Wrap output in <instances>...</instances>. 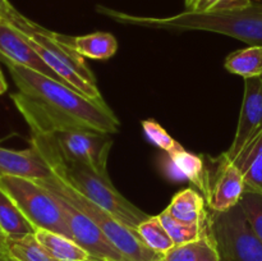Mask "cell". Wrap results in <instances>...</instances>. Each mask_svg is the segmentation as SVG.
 <instances>
[{
	"label": "cell",
	"mask_w": 262,
	"mask_h": 261,
	"mask_svg": "<svg viewBox=\"0 0 262 261\" xmlns=\"http://www.w3.org/2000/svg\"><path fill=\"white\" fill-rule=\"evenodd\" d=\"M101 14L123 25L155 30L209 31L243 41L250 46H262V2L252 0L250 5L238 9L217 12L184 10L173 17H140L118 12L110 8H97Z\"/></svg>",
	"instance_id": "cell-2"
},
{
	"label": "cell",
	"mask_w": 262,
	"mask_h": 261,
	"mask_svg": "<svg viewBox=\"0 0 262 261\" xmlns=\"http://www.w3.org/2000/svg\"><path fill=\"white\" fill-rule=\"evenodd\" d=\"M0 15L5 22L13 23L19 17L20 13L8 0H0Z\"/></svg>",
	"instance_id": "cell-28"
},
{
	"label": "cell",
	"mask_w": 262,
	"mask_h": 261,
	"mask_svg": "<svg viewBox=\"0 0 262 261\" xmlns=\"http://www.w3.org/2000/svg\"><path fill=\"white\" fill-rule=\"evenodd\" d=\"M137 234L148 248L160 255H163L174 246L173 240L161 223L159 215L156 216L150 215L145 222L141 223L137 227Z\"/></svg>",
	"instance_id": "cell-24"
},
{
	"label": "cell",
	"mask_w": 262,
	"mask_h": 261,
	"mask_svg": "<svg viewBox=\"0 0 262 261\" xmlns=\"http://www.w3.org/2000/svg\"><path fill=\"white\" fill-rule=\"evenodd\" d=\"M225 69L243 78L262 76V46H248L233 51L225 59Z\"/></svg>",
	"instance_id": "cell-22"
},
{
	"label": "cell",
	"mask_w": 262,
	"mask_h": 261,
	"mask_svg": "<svg viewBox=\"0 0 262 261\" xmlns=\"http://www.w3.org/2000/svg\"><path fill=\"white\" fill-rule=\"evenodd\" d=\"M159 217L165 229L168 230L174 245H182L199 240L209 230V219L206 223H186L171 216L166 210L161 211Z\"/></svg>",
	"instance_id": "cell-23"
},
{
	"label": "cell",
	"mask_w": 262,
	"mask_h": 261,
	"mask_svg": "<svg viewBox=\"0 0 262 261\" xmlns=\"http://www.w3.org/2000/svg\"><path fill=\"white\" fill-rule=\"evenodd\" d=\"M35 237L56 261H82L91 258L78 243L63 234L46 229H36Z\"/></svg>",
	"instance_id": "cell-18"
},
{
	"label": "cell",
	"mask_w": 262,
	"mask_h": 261,
	"mask_svg": "<svg viewBox=\"0 0 262 261\" xmlns=\"http://www.w3.org/2000/svg\"><path fill=\"white\" fill-rule=\"evenodd\" d=\"M0 188L14 201L35 229H46L72 238L60 204L37 181L20 177H0Z\"/></svg>",
	"instance_id": "cell-6"
},
{
	"label": "cell",
	"mask_w": 262,
	"mask_h": 261,
	"mask_svg": "<svg viewBox=\"0 0 262 261\" xmlns=\"http://www.w3.org/2000/svg\"><path fill=\"white\" fill-rule=\"evenodd\" d=\"M262 132V78L252 77L245 79L242 106L237 130L232 145L225 151L224 156L230 161L243 153L246 147Z\"/></svg>",
	"instance_id": "cell-10"
},
{
	"label": "cell",
	"mask_w": 262,
	"mask_h": 261,
	"mask_svg": "<svg viewBox=\"0 0 262 261\" xmlns=\"http://www.w3.org/2000/svg\"><path fill=\"white\" fill-rule=\"evenodd\" d=\"M3 61L25 67L71 87L43 61L37 51L28 44L25 36L5 20L0 25V63Z\"/></svg>",
	"instance_id": "cell-12"
},
{
	"label": "cell",
	"mask_w": 262,
	"mask_h": 261,
	"mask_svg": "<svg viewBox=\"0 0 262 261\" xmlns=\"http://www.w3.org/2000/svg\"><path fill=\"white\" fill-rule=\"evenodd\" d=\"M61 38L83 58L95 60H106L118 50V41L109 32H95L84 36H67L61 33Z\"/></svg>",
	"instance_id": "cell-14"
},
{
	"label": "cell",
	"mask_w": 262,
	"mask_h": 261,
	"mask_svg": "<svg viewBox=\"0 0 262 261\" xmlns=\"http://www.w3.org/2000/svg\"><path fill=\"white\" fill-rule=\"evenodd\" d=\"M209 232L222 261H262V241L246 217L241 204L209 215Z\"/></svg>",
	"instance_id": "cell-7"
},
{
	"label": "cell",
	"mask_w": 262,
	"mask_h": 261,
	"mask_svg": "<svg viewBox=\"0 0 262 261\" xmlns=\"http://www.w3.org/2000/svg\"><path fill=\"white\" fill-rule=\"evenodd\" d=\"M169 166L173 178L188 179L204 193L205 197L207 192L209 170L205 168L204 159L181 148L169 155Z\"/></svg>",
	"instance_id": "cell-15"
},
{
	"label": "cell",
	"mask_w": 262,
	"mask_h": 261,
	"mask_svg": "<svg viewBox=\"0 0 262 261\" xmlns=\"http://www.w3.org/2000/svg\"><path fill=\"white\" fill-rule=\"evenodd\" d=\"M94 261H97V260H94Z\"/></svg>",
	"instance_id": "cell-35"
},
{
	"label": "cell",
	"mask_w": 262,
	"mask_h": 261,
	"mask_svg": "<svg viewBox=\"0 0 262 261\" xmlns=\"http://www.w3.org/2000/svg\"><path fill=\"white\" fill-rule=\"evenodd\" d=\"M18 91L12 95L15 107L31 135H54L90 130L113 135L120 122L104 99H90L61 82L35 71L3 61Z\"/></svg>",
	"instance_id": "cell-1"
},
{
	"label": "cell",
	"mask_w": 262,
	"mask_h": 261,
	"mask_svg": "<svg viewBox=\"0 0 262 261\" xmlns=\"http://www.w3.org/2000/svg\"><path fill=\"white\" fill-rule=\"evenodd\" d=\"M245 179V191L262 193V132L233 161Z\"/></svg>",
	"instance_id": "cell-19"
},
{
	"label": "cell",
	"mask_w": 262,
	"mask_h": 261,
	"mask_svg": "<svg viewBox=\"0 0 262 261\" xmlns=\"http://www.w3.org/2000/svg\"><path fill=\"white\" fill-rule=\"evenodd\" d=\"M54 196L60 204L61 211L71 230L72 240L87 251L91 258L97 261H129L120 251H118L91 217L77 210L73 205L61 197L56 194Z\"/></svg>",
	"instance_id": "cell-9"
},
{
	"label": "cell",
	"mask_w": 262,
	"mask_h": 261,
	"mask_svg": "<svg viewBox=\"0 0 262 261\" xmlns=\"http://www.w3.org/2000/svg\"><path fill=\"white\" fill-rule=\"evenodd\" d=\"M3 22H4V19H3V17H2V15H0V25H2Z\"/></svg>",
	"instance_id": "cell-32"
},
{
	"label": "cell",
	"mask_w": 262,
	"mask_h": 261,
	"mask_svg": "<svg viewBox=\"0 0 262 261\" xmlns=\"http://www.w3.org/2000/svg\"><path fill=\"white\" fill-rule=\"evenodd\" d=\"M241 206L252 229L262 241V193L245 191L241 199Z\"/></svg>",
	"instance_id": "cell-26"
},
{
	"label": "cell",
	"mask_w": 262,
	"mask_h": 261,
	"mask_svg": "<svg viewBox=\"0 0 262 261\" xmlns=\"http://www.w3.org/2000/svg\"><path fill=\"white\" fill-rule=\"evenodd\" d=\"M9 25L25 36L43 61L72 89L90 99H102L95 74L89 68L83 56L64 42L61 33L53 32L23 14Z\"/></svg>",
	"instance_id": "cell-4"
},
{
	"label": "cell",
	"mask_w": 262,
	"mask_h": 261,
	"mask_svg": "<svg viewBox=\"0 0 262 261\" xmlns=\"http://www.w3.org/2000/svg\"><path fill=\"white\" fill-rule=\"evenodd\" d=\"M160 261H222L219 251L207 230L199 240L174 245L161 255Z\"/></svg>",
	"instance_id": "cell-17"
},
{
	"label": "cell",
	"mask_w": 262,
	"mask_h": 261,
	"mask_svg": "<svg viewBox=\"0 0 262 261\" xmlns=\"http://www.w3.org/2000/svg\"><path fill=\"white\" fill-rule=\"evenodd\" d=\"M3 240V234H2V232H0V241Z\"/></svg>",
	"instance_id": "cell-34"
},
{
	"label": "cell",
	"mask_w": 262,
	"mask_h": 261,
	"mask_svg": "<svg viewBox=\"0 0 262 261\" xmlns=\"http://www.w3.org/2000/svg\"><path fill=\"white\" fill-rule=\"evenodd\" d=\"M142 128L146 137L148 138V141L152 142L154 145L158 146V147H160L161 150L165 151L168 155L183 148V146H182L178 141L174 140V138L154 119L143 120Z\"/></svg>",
	"instance_id": "cell-25"
},
{
	"label": "cell",
	"mask_w": 262,
	"mask_h": 261,
	"mask_svg": "<svg viewBox=\"0 0 262 261\" xmlns=\"http://www.w3.org/2000/svg\"><path fill=\"white\" fill-rule=\"evenodd\" d=\"M35 228L19 207L0 188V232L3 238H20L35 234Z\"/></svg>",
	"instance_id": "cell-20"
},
{
	"label": "cell",
	"mask_w": 262,
	"mask_h": 261,
	"mask_svg": "<svg viewBox=\"0 0 262 261\" xmlns=\"http://www.w3.org/2000/svg\"><path fill=\"white\" fill-rule=\"evenodd\" d=\"M31 146L42 156L54 176L101 209L117 217L127 227H137L150 215L146 214L114 187L110 177L100 176L89 166L67 159L56 150L46 135H31Z\"/></svg>",
	"instance_id": "cell-3"
},
{
	"label": "cell",
	"mask_w": 262,
	"mask_h": 261,
	"mask_svg": "<svg viewBox=\"0 0 262 261\" xmlns=\"http://www.w3.org/2000/svg\"><path fill=\"white\" fill-rule=\"evenodd\" d=\"M206 200L194 188H184L174 194L166 211L176 219L186 223H206Z\"/></svg>",
	"instance_id": "cell-16"
},
{
	"label": "cell",
	"mask_w": 262,
	"mask_h": 261,
	"mask_svg": "<svg viewBox=\"0 0 262 261\" xmlns=\"http://www.w3.org/2000/svg\"><path fill=\"white\" fill-rule=\"evenodd\" d=\"M7 90H8L7 81H5V77H4V74H3L2 68H0V95L4 94V92L7 91Z\"/></svg>",
	"instance_id": "cell-29"
},
{
	"label": "cell",
	"mask_w": 262,
	"mask_h": 261,
	"mask_svg": "<svg viewBox=\"0 0 262 261\" xmlns=\"http://www.w3.org/2000/svg\"><path fill=\"white\" fill-rule=\"evenodd\" d=\"M252 0H194L193 5L187 10L194 12H217V10L238 9L247 7Z\"/></svg>",
	"instance_id": "cell-27"
},
{
	"label": "cell",
	"mask_w": 262,
	"mask_h": 261,
	"mask_svg": "<svg viewBox=\"0 0 262 261\" xmlns=\"http://www.w3.org/2000/svg\"><path fill=\"white\" fill-rule=\"evenodd\" d=\"M261 78H262V76H261Z\"/></svg>",
	"instance_id": "cell-36"
},
{
	"label": "cell",
	"mask_w": 262,
	"mask_h": 261,
	"mask_svg": "<svg viewBox=\"0 0 262 261\" xmlns=\"http://www.w3.org/2000/svg\"><path fill=\"white\" fill-rule=\"evenodd\" d=\"M215 164L214 171L209 170L205 200L211 211H227L241 202L246 189L245 179L239 168L224 154L215 160Z\"/></svg>",
	"instance_id": "cell-11"
},
{
	"label": "cell",
	"mask_w": 262,
	"mask_h": 261,
	"mask_svg": "<svg viewBox=\"0 0 262 261\" xmlns=\"http://www.w3.org/2000/svg\"><path fill=\"white\" fill-rule=\"evenodd\" d=\"M46 136H49L64 158L83 164L100 176L109 177L107 159L113 146L112 135L90 130H68Z\"/></svg>",
	"instance_id": "cell-8"
},
{
	"label": "cell",
	"mask_w": 262,
	"mask_h": 261,
	"mask_svg": "<svg viewBox=\"0 0 262 261\" xmlns=\"http://www.w3.org/2000/svg\"><path fill=\"white\" fill-rule=\"evenodd\" d=\"M82 261H94V258H87V260H82Z\"/></svg>",
	"instance_id": "cell-33"
},
{
	"label": "cell",
	"mask_w": 262,
	"mask_h": 261,
	"mask_svg": "<svg viewBox=\"0 0 262 261\" xmlns=\"http://www.w3.org/2000/svg\"><path fill=\"white\" fill-rule=\"evenodd\" d=\"M4 176L40 181L50 178L53 171L32 146L26 150H12L0 146V177Z\"/></svg>",
	"instance_id": "cell-13"
},
{
	"label": "cell",
	"mask_w": 262,
	"mask_h": 261,
	"mask_svg": "<svg viewBox=\"0 0 262 261\" xmlns=\"http://www.w3.org/2000/svg\"><path fill=\"white\" fill-rule=\"evenodd\" d=\"M0 261H4V252L2 251V248H0Z\"/></svg>",
	"instance_id": "cell-31"
},
{
	"label": "cell",
	"mask_w": 262,
	"mask_h": 261,
	"mask_svg": "<svg viewBox=\"0 0 262 261\" xmlns=\"http://www.w3.org/2000/svg\"><path fill=\"white\" fill-rule=\"evenodd\" d=\"M193 3H194V0H186V8H187V9H189V8L193 5Z\"/></svg>",
	"instance_id": "cell-30"
},
{
	"label": "cell",
	"mask_w": 262,
	"mask_h": 261,
	"mask_svg": "<svg viewBox=\"0 0 262 261\" xmlns=\"http://www.w3.org/2000/svg\"><path fill=\"white\" fill-rule=\"evenodd\" d=\"M0 248L15 261H56L49 255L35 234L20 238H3Z\"/></svg>",
	"instance_id": "cell-21"
},
{
	"label": "cell",
	"mask_w": 262,
	"mask_h": 261,
	"mask_svg": "<svg viewBox=\"0 0 262 261\" xmlns=\"http://www.w3.org/2000/svg\"><path fill=\"white\" fill-rule=\"evenodd\" d=\"M37 182L49 192L64 199L77 210L91 217L105 233V235L112 241L118 251H120L129 261H160V253H156L155 251L148 248L137 234V230L127 227L106 210L101 209L99 205L94 204L78 192L69 188L54 174L50 178L40 179Z\"/></svg>",
	"instance_id": "cell-5"
}]
</instances>
